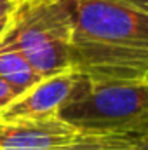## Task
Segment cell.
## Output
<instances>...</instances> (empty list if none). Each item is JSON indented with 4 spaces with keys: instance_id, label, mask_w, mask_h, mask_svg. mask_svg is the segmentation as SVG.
Here are the masks:
<instances>
[{
    "instance_id": "6da1fadb",
    "label": "cell",
    "mask_w": 148,
    "mask_h": 150,
    "mask_svg": "<svg viewBox=\"0 0 148 150\" xmlns=\"http://www.w3.org/2000/svg\"><path fill=\"white\" fill-rule=\"evenodd\" d=\"M70 70L98 82H148V5L72 0Z\"/></svg>"
},
{
    "instance_id": "7a4b0ae2",
    "label": "cell",
    "mask_w": 148,
    "mask_h": 150,
    "mask_svg": "<svg viewBox=\"0 0 148 150\" xmlns=\"http://www.w3.org/2000/svg\"><path fill=\"white\" fill-rule=\"evenodd\" d=\"M72 0H19L0 35V51L19 52L42 79L70 70Z\"/></svg>"
},
{
    "instance_id": "3957f363",
    "label": "cell",
    "mask_w": 148,
    "mask_h": 150,
    "mask_svg": "<svg viewBox=\"0 0 148 150\" xmlns=\"http://www.w3.org/2000/svg\"><path fill=\"white\" fill-rule=\"evenodd\" d=\"M56 117L80 133L148 134V82H98L77 74Z\"/></svg>"
},
{
    "instance_id": "277c9868",
    "label": "cell",
    "mask_w": 148,
    "mask_h": 150,
    "mask_svg": "<svg viewBox=\"0 0 148 150\" xmlns=\"http://www.w3.org/2000/svg\"><path fill=\"white\" fill-rule=\"evenodd\" d=\"M80 136L58 117L0 119V150H58Z\"/></svg>"
},
{
    "instance_id": "5b68a950",
    "label": "cell",
    "mask_w": 148,
    "mask_h": 150,
    "mask_svg": "<svg viewBox=\"0 0 148 150\" xmlns=\"http://www.w3.org/2000/svg\"><path fill=\"white\" fill-rule=\"evenodd\" d=\"M75 80H77V74L72 70L42 79L32 89L18 96L0 113V119L12 120V119L56 117L61 105L68 100Z\"/></svg>"
},
{
    "instance_id": "8992f818",
    "label": "cell",
    "mask_w": 148,
    "mask_h": 150,
    "mask_svg": "<svg viewBox=\"0 0 148 150\" xmlns=\"http://www.w3.org/2000/svg\"><path fill=\"white\" fill-rule=\"evenodd\" d=\"M58 150H148V134H91L80 133V136L66 147Z\"/></svg>"
},
{
    "instance_id": "52a82bcc",
    "label": "cell",
    "mask_w": 148,
    "mask_h": 150,
    "mask_svg": "<svg viewBox=\"0 0 148 150\" xmlns=\"http://www.w3.org/2000/svg\"><path fill=\"white\" fill-rule=\"evenodd\" d=\"M0 79L7 82L18 93V96L42 80L32 65L16 51H0Z\"/></svg>"
},
{
    "instance_id": "ba28073f",
    "label": "cell",
    "mask_w": 148,
    "mask_h": 150,
    "mask_svg": "<svg viewBox=\"0 0 148 150\" xmlns=\"http://www.w3.org/2000/svg\"><path fill=\"white\" fill-rule=\"evenodd\" d=\"M16 98H18V93H16L7 82H4V80L0 79V113L4 112Z\"/></svg>"
},
{
    "instance_id": "9c48e42d",
    "label": "cell",
    "mask_w": 148,
    "mask_h": 150,
    "mask_svg": "<svg viewBox=\"0 0 148 150\" xmlns=\"http://www.w3.org/2000/svg\"><path fill=\"white\" fill-rule=\"evenodd\" d=\"M14 5H16L14 0H0V19L2 18H7L12 12Z\"/></svg>"
},
{
    "instance_id": "30bf717a",
    "label": "cell",
    "mask_w": 148,
    "mask_h": 150,
    "mask_svg": "<svg viewBox=\"0 0 148 150\" xmlns=\"http://www.w3.org/2000/svg\"><path fill=\"white\" fill-rule=\"evenodd\" d=\"M9 18V16H7ZM7 18H2L0 19V35L4 33V30H5V26H7Z\"/></svg>"
},
{
    "instance_id": "8fae6325",
    "label": "cell",
    "mask_w": 148,
    "mask_h": 150,
    "mask_svg": "<svg viewBox=\"0 0 148 150\" xmlns=\"http://www.w3.org/2000/svg\"><path fill=\"white\" fill-rule=\"evenodd\" d=\"M136 2H148V0H136Z\"/></svg>"
}]
</instances>
